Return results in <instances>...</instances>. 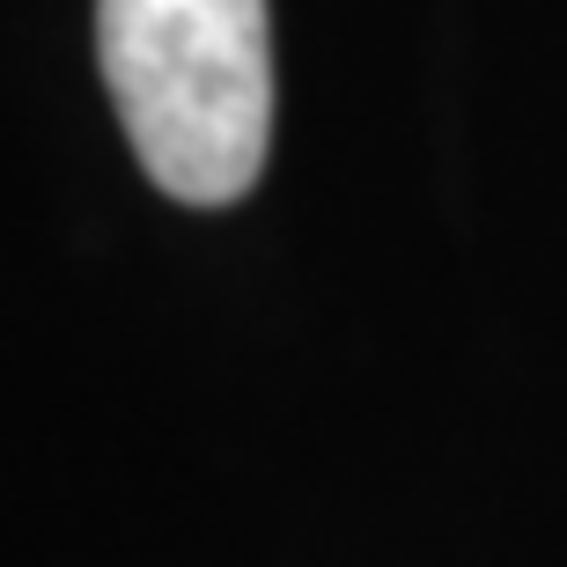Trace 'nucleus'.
<instances>
[{
  "label": "nucleus",
  "mask_w": 567,
  "mask_h": 567,
  "mask_svg": "<svg viewBox=\"0 0 567 567\" xmlns=\"http://www.w3.org/2000/svg\"><path fill=\"white\" fill-rule=\"evenodd\" d=\"M96 60L133 155L169 199H244L274 147L266 0H96Z\"/></svg>",
  "instance_id": "1"
}]
</instances>
